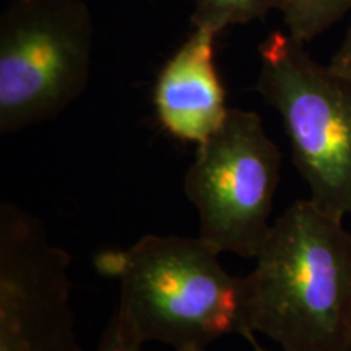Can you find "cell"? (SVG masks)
Listing matches in <instances>:
<instances>
[{
    "instance_id": "cell-10",
    "label": "cell",
    "mask_w": 351,
    "mask_h": 351,
    "mask_svg": "<svg viewBox=\"0 0 351 351\" xmlns=\"http://www.w3.org/2000/svg\"><path fill=\"white\" fill-rule=\"evenodd\" d=\"M143 343L137 339L129 326L122 320L117 313L109 319L108 326L101 333L96 351H142Z\"/></svg>"
},
{
    "instance_id": "cell-7",
    "label": "cell",
    "mask_w": 351,
    "mask_h": 351,
    "mask_svg": "<svg viewBox=\"0 0 351 351\" xmlns=\"http://www.w3.org/2000/svg\"><path fill=\"white\" fill-rule=\"evenodd\" d=\"M215 38L210 29L192 28L156 77L153 104L158 122L181 142H205L231 109L215 64Z\"/></svg>"
},
{
    "instance_id": "cell-12",
    "label": "cell",
    "mask_w": 351,
    "mask_h": 351,
    "mask_svg": "<svg viewBox=\"0 0 351 351\" xmlns=\"http://www.w3.org/2000/svg\"><path fill=\"white\" fill-rule=\"evenodd\" d=\"M244 339L247 340L249 343H251V346H252V351H282L280 348L274 350V348H265V346H262V345L258 343V341L256 340V335H254V333H249V335H245Z\"/></svg>"
},
{
    "instance_id": "cell-14",
    "label": "cell",
    "mask_w": 351,
    "mask_h": 351,
    "mask_svg": "<svg viewBox=\"0 0 351 351\" xmlns=\"http://www.w3.org/2000/svg\"><path fill=\"white\" fill-rule=\"evenodd\" d=\"M343 351H351V341H350V343H348V346H346V348H345Z\"/></svg>"
},
{
    "instance_id": "cell-8",
    "label": "cell",
    "mask_w": 351,
    "mask_h": 351,
    "mask_svg": "<svg viewBox=\"0 0 351 351\" xmlns=\"http://www.w3.org/2000/svg\"><path fill=\"white\" fill-rule=\"evenodd\" d=\"M287 0H194L192 28L219 33L236 25L265 20L270 12L283 10Z\"/></svg>"
},
{
    "instance_id": "cell-1",
    "label": "cell",
    "mask_w": 351,
    "mask_h": 351,
    "mask_svg": "<svg viewBox=\"0 0 351 351\" xmlns=\"http://www.w3.org/2000/svg\"><path fill=\"white\" fill-rule=\"evenodd\" d=\"M245 335L282 351H343L351 341V231L309 199L276 218L244 276Z\"/></svg>"
},
{
    "instance_id": "cell-9",
    "label": "cell",
    "mask_w": 351,
    "mask_h": 351,
    "mask_svg": "<svg viewBox=\"0 0 351 351\" xmlns=\"http://www.w3.org/2000/svg\"><path fill=\"white\" fill-rule=\"evenodd\" d=\"M351 12V0H287L282 15L293 38L311 43Z\"/></svg>"
},
{
    "instance_id": "cell-6",
    "label": "cell",
    "mask_w": 351,
    "mask_h": 351,
    "mask_svg": "<svg viewBox=\"0 0 351 351\" xmlns=\"http://www.w3.org/2000/svg\"><path fill=\"white\" fill-rule=\"evenodd\" d=\"M70 256L41 219L0 205V351H82Z\"/></svg>"
},
{
    "instance_id": "cell-2",
    "label": "cell",
    "mask_w": 351,
    "mask_h": 351,
    "mask_svg": "<svg viewBox=\"0 0 351 351\" xmlns=\"http://www.w3.org/2000/svg\"><path fill=\"white\" fill-rule=\"evenodd\" d=\"M93 265L119 283L116 313L143 345L184 351L244 337V276L231 275L202 238L147 234L98 252Z\"/></svg>"
},
{
    "instance_id": "cell-3",
    "label": "cell",
    "mask_w": 351,
    "mask_h": 351,
    "mask_svg": "<svg viewBox=\"0 0 351 351\" xmlns=\"http://www.w3.org/2000/svg\"><path fill=\"white\" fill-rule=\"evenodd\" d=\"M258 57L256 91L282 117L309 200L343 221L351 217V80L315 62L288 32L270 33Z\"/></svg>"
},
{
    "instance_id": "cell-11",
    "label": "cell",
    "mask_w": 351,
    "mask_h": 351,
    "mask_svg": "<svg viewBox=\"0 0 351 351\" xmlns=\"http://www.w3.org/2000/svg\"><path fill=\"white\" fill-rule=\"evenodd\" d=\"M328 67H330L333 72L339 73V75L351 80V25L350 28L346 29L345 38L339 46V49H337L335 54L332 56Z\"/></svg>"
},
{
    "instance_id": "cell-5",
    "label": "cell",
    "mask_w": 351,
    "mask_h": 351,
    "mask_svg": "<svg viewBox=\"0 0 351 351\" xmlns=\"http://www.w3.org/2000/svg\"><path fill=\"white\" fill-rule=\"evenodd\" d=\"M282 152L256 111L231 108L197 145L184 192L199 215V238L221 252L256 258L269 236Z\"/></svg>"
},
{
    "instance_id": "cell-13",
    "label": "cell",
    "mask_w": 351,
    "mask_h": 351,
    "mask_svg": "<svg viewBox=\"0 0 351 351\" xmlns=\"http://www.w3.org/2000/svg\"><path fill=\"white\" fill-rule=\"evenodd\" d=\"M184 351H208V348H191V350H184Z\"/></svg>"
},
{
    "instance_id": "cell-4",
    "label": "cell",
    "mask_w": 351,
    "mask_h": 351,
    "mask_svg": "<svg viewBox=\"0 0 351 351\" xmlns=\"http://www.w3.org/2000/svg\"><path fill=\"white\" fill-rule=\"evenodd\" d=\"M93 34L83 0H13L0 19V134L54 119L80 98Z\"/></svg>"
}]
</instances>
